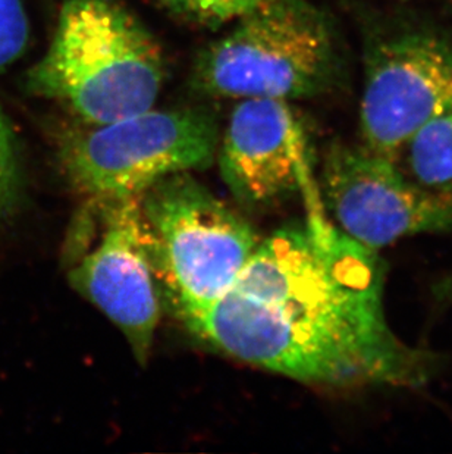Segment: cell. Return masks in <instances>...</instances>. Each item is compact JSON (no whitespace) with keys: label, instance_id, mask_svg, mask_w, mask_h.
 Segmentation results:
<instances>
[{"label":"cell","instance_id":"obj_4","mask_svg":"<svg viewBox=\"0 0 452 454\" xmlns=\"http://www.w3.org/2000/svg\"><path fill=\"white\" fill-rule=\"evenodd\" d=\"M332 33L306 0H265L237 18L192 67V87L228 99H301L328 87Z\"/></svg>","mask_w":452,"mask_h":454},{"label":"cell","instance_id":"obj_5","mask_svg":"<svg viewBox=\"0 0 452 454\" xmlns=\"http://www.w3.org/2000/svg\"><path fill=\"white\" fill-rule=\"evenodd\" d=\"M219 125L201 107L149 109L69 136L60 149L65 174L91 202L138 196L165 176L210 165Z\"/></svg>","mask_w":452,"mask_h":454},{"label":"cell","instance_id":"obj_11","mask_svg":"<svg viewBox=\"0 0 452 454\" xmlns=\"http://www.w3.org/2000/svg\"><path fill=\"white\" fill-rule=\"evenodd\" d=\"M165 8L201 26H221L256 8L265 0H158Z\"/></svg>","mask_w":452,"mask_h":454},{"label":"cell","instance_id":"obj_10","mask_svg":"<svg viewBox=\"0 0 452 454\" xmlns=\"http://www.w3.org/2000/svg\"><path fill=\"white\" fill-rule=\"evenodd\" d=\"M404 149L409 178L432 193L452 198V109L418 129Z\"/></svg>","mask_w":452,"mask_h":454},{"label":"cell","instance_id":"obj_8","mask_svg":"<svg viewBox=\"0 0 452 454\" xmlns=\"http://www.w3.org/2000/svg\"><path fill=\"white\" fill-rule=\"evenodd\" d=\"M97 203V243L69 266V283L129 340L140 364L149 359L160 319V292L150 259L140 194Z\"/></svg>","mask_w":452,"mask_h":454},{"label":"cell","instance_id":"obj_6","mask_svg":"<svg viewBox=\"0 0 452 454\" xmlns=\"http://www.w3.org/2000/svg\"><path fill=\"white\" fill-rule=\"evenodd\" d=\"M322 190L335 227L371 250L406 237L452 231V198L423 189L397 159L364 145L328 152Z\"/></svg>","mask_w":452,"mask_h":454},{"label":"cell","instance_id":"obj_2","mask_svg":"<svg viewBox=\"0 0 452 454\" xmlns=\"http://www.w3.org/2000/svg\"><path fill=\"white\" fill-rule=\"evenodd\" d=\"M162 51L116 0H65L46 53L27 73V90L90 125L149 111L162 90Z\"/></svg>","mask_w":452,"mask_h":454},{"label":"cell","instance_id":"obj_12","mask_svg":"<svg viewBox=\"0 0 452 454\" xmlns=\"http://www.w3.org/2000/svg\"><path fill=\"white\" fill-rule=\"evenodd\" d=\"M21 189V169L17 138L8 116L0 105V219L8 216L17 205Z\"/></svg>","mask_w":452,"mask_h":454},{"label":"cell","instance_id":"obj_9","mask_svg":"<svg viewBox=\"0 0 452 454\" xmlns=\"http://www.w3.org/2000/svg\"><path fill=\"white\" fill-rule=\"evenodd\" d=\"M216 152L226 187L248 207L277 202L310 180L308 136L285 100H241Z\"/></svg>","mask_w":452,"mask_h":454},{"label":"cell","instance_id":"obj_13","mask_svg":"<svg viewBox=\"0 0 452 454\" xmlns=\"http://www.w3.org/2000/svg\"><path fill=\"white\" fill-rule=\"evenodd\" d=\"M28 35L30 26L24 0H0V69L21 58Z\"/></svg>","mask_w":452,"mask_h":454},{"label":"cell","instance_id":"obj_7","mask_svg":"<svg viewBox=\"0 0 452 454\" xmlns=\"http://www.w3.org/2000/svg\"><path fill=\"white\" fill-rule=\"evenodd\" d=\"M452 109V43L406 35L376 48L360 103L362 145L398 158L409 138Z\"/></svg>","mask_w":452,"mask_h":454},{"label":"cell","instance_id":"obj_1","mask_svg":"<svg viewBox=\"0 0 452 454\" xmlns=\"http://www.w3.org/2000/svg\"><path fill=\"white\" fill-rule=\"evenodd\" d=\"M385 268L322 212L261 241L230 292L183 321L235 359L326 387H420L433 353L385 313Z\"/></svg>","mask_w":452,"mask_h":454},{"label":"cell","instance_id":"obj_3","mask_svg":"<svg viewBox=\"0 0 452 454\" xmlns=\"http://www.w3.org/2000/svg\"><path fill=\"white\" fill-rule=\"evenodd\" d=\"M154 274L181 319L230 292L259 246L252 225L180 172L140 194Z\"/></svg>","mask_w":452,"mask_h":454}]
</instances>
